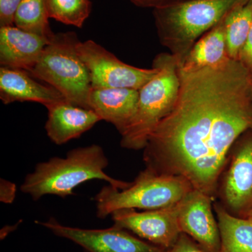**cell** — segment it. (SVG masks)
Returning <instances> with one entry per match:
<instances>
[{"mask_svg": "<svg viewBox=\"0 0 252 252\" xmlns=\"http://www.w3.org/2000/svg\"><path fill=\"white\" fill-rule=\"evenodd\" d=\"M180 91L172 112L149 136L147 169L181 176L213 198L230 151L252 129V81L238 60L179 70Z\"/></svg>", "mask_w": 252, "mask_h": 252, "instance_id": "1", "label": "cell"}, {"mask_svg": "<svg viewBox=\"0 0 252 252\" xmlns=\"http://www.w3.org/2000/svg\"><path fill=\"white\" fill-rule=\"evenodd\" d=\"M109 160L97 144L69 151L64 158L52 157L36 164L21 185L23 193L37 201L46 195L67 198L74 195V189L91 180H102L124 189L130 182L117 180L106 173Z\"/></svg>", "mask_w": 252, "mask_h": 252, "instance_id": "2", "label": "cell"}, {"mask_svg": "<svg viewBox=\"0 0 252 252\" xmlns=\"http://www.w3.org/2000/svg\"><path fill=\"white\" fill-rule=\"evenodd\" d=\"M248 0H187L156 8V21L162 46L185 60L195 43L227 14Z\"/></svg>", "mask_w": 252, "mask_h": 252, "instance_id": "3", "label": "cell"}, {"mask_svg": "<svg viewBox=\"0 0 252 252\" xmlns=\"http://www.w3.org/2000/svg\"><path fill=\"white\" fill-rule=\"evenodd\" d=\"M180 63L177 56L167 53L154 60L158 72L139 90L135 115L122 135L123 148L144 149L154 129L172 112L180 91Z\"/></svg>", "mask_w": 252, "mask_h": 252, "instance_id": "4", "label": "cell"}, {"mask_svg": "<svg viewBox=\"0 0 252 252\" xmlns=\"http://www.w3.org/2000/svg\"><path fill=\"white\" fill-rule=\"evenodd\" d=\"M194 189L178 175L158 174L146 168L126 188L104 186L94 198L96 215L104 220L123 209L160 210L175 206Z\"/></svg>", "mask_w": 252, "mask_h": 252, "instance_id": "5", "label": "cell"}, {"mask_svg": "<svg viewBox=\"0 0 252 252\" xmlns=\"http://www.w3.org/2000/svg\"><path fill=\"white\" fill-rule=\"evenodd\" d=\"M74 32L54 34L30 74L59 91L69 103L89 109L90 74L77 49Z\"/></svg>", "mask_w": 252, "mask_h": 252, "instance_id": "6", "label": "cell"}, {"mask_svg": "<svg viewBox=\"0 0 252 252\" xmlns=\"http://www.w3.org/2000/svg\"><path fill=\"white\" fill-rule=\"evenodd\" d=\"M77 49L90 74L92 89L140 90L158 72V68L154 66L144 69L126 64L93 40L79 41Z\"/></svg>", "mask_w": 252, "mask_h": 252, "instance_id": "7", "label": "cell"}, {"mask_svg": "<svg viewBox=\"0 0 252 252\" xmlns=\"http://www.w3.org/2000/svg\"><path fill=\"white\" fill-rule=\"evenodd\" d=\"M60 238L70 240L89 252H166L113 225L104 229H84L60 223L54 218L35 221Z\"/></svg>", "mask_w": 252, "mask_h": 252, "instance_id": "8", "label": "cell"}, {"mask_svg": "<svg viewBox=\"0 0 252 252\" xmlns=\"http://www.w3.org/2000/svg\"><path fill=\"white\" fill-rule=\"evenodd\" d=\"M235 145L218 188L227 211L233 215L245 213L247 216L252 207V137L235 142Z\"/></svg>", "mask_w": 252, "mask_h": 252, "instance_id": "9", "label": "cell"}, {"mask_svg": "<svg viewBox=\"0 0 252 252\" xmlns=\"http://www.w3.org/2000/svg\"><path fill=\"white\" fill-rule=\"evenodd\" d=\"M178 204L168 208L143 212L123 209L113 212L111 217L116 226L130 230L152 245L167 250L182 233L177 217Z\"/></svg>", "mask_w": 252, "mask_h": 252, "instance_id": "10", "label": "cell"}, {"mask_svg": "<svg viewBox=\"0 0 252 252\" xmlns=\"http://www.w3.org/2000/svg\"><path fill=\"white\" fill-rule=\"evenodd\" d=\"M212 198L193 189L178 204L181 232L190 237L207 252H220L218 222L212 212Z\"/></svg>", "mask_w": 252, "mask_h": 252, "instance_id": "11", "label": "cell"}, {"mask_svg": "<svg viewBox=\"0 0 252 252\" xmlns=\"http://www.w3.org/2000/svg\"><path fill=\"white\" fill-rule=\"evenodd\" d=\"M50 39L15 26L0 27L1 67L31 72L40 59Z\"/></svg>", "mask_w": 252, "mask_h": 252, "instance_id": "12", "label": "cell"}, {"mask_svg": "<svg viewBox=\"0 0 252 252\" xmlns=\"http://www.w3.org/2000/svg\"><path fill=\"white\" fill-rule=\"evenodd\" d=\"M46 108L48 111L46 134L51 142L57 145L78 138L102 121L94 111L67 101L51 104Z\"/></svg>", "mask_w": 252, "mask_h": 252, "instance_id": "13", "label": "cell"}, {"mask_svg": "<svg viewBox=\"0 0 252 252\" xmlns=\"http://www.w3.org/2000/svg\"><path fill=\"white\" fill-rule=\"evenodd\" d=\"M0 99L4 104L34 102L46 107L66 101L59 91L39 84L27 71L4 67H0Z\"/></svg>", "mask_w": 252, "mask_h": 252, "instance_id": "14", "label": "cell"}, {"mask_svg": "<svg viewBox=\"0 0 252 252\" xmlns=\"http://www.w3.org/2000/svg\"><path fill=\"white\" fill-rule=\"evenodd\" d=\"M138 99L139 90L135 89H92L89 96V109L102 121L112 124L122 135L135 115Z\"/></svg>", "mask_w": 252, "mask_h": 252, "instance_id": "15", "label": "cell"}, {"mask_svg": "<svg viewBox=\"0 0 252 252\" xmlns=\"http://www.w3.org/2000/svg\"><path fill=\"white\" fill-rule=\"evenodd\" d=\"M223 19L195 43L187 57L180 63L181 69L190 71L214 67L229 59Z\"/></svg>", "mask_w": 252, "mask_h": 252, "instance_id": "16", "label": "cell"}, {"mask_svg": "<svg viewBox=\"0 0 252 252\" xmlns=\"http://www.w3.org/2000/svg\"><path fill=\"white\" fill-rule=\"evenodd\" d=\"M220 228V252H252V220L231 215L224 207L215 205Z\"/></svg>", "mask_w": 252, "mask_h": 252, "instance_id": "17", "label": "cell"}, {"mask_svg": "<svg viewBox=\"0 0 252 252\" xmlns=\"http://www.w3.org/2000/svg\"><path fill=\"white\" fill-rule=\"evenodd\" d=\"M223 23L228 57L239 61L252 26V0L230 11L223 19Z\"/></svg>", "mask_w": 252, "mask_h": 252, "instance_id": "18", "label": "cell"}, {"mask_svg": "<svg viewBox=\"0 0 252 252\" xmlns=\"http://www.w3.org/2000/svg\"><path fill=\"white\" fill-rule=\"evenodd\" d=\"M46 0H23L14 16V26L23 30L50 38L54 36L49 22Z\"/></svg>", "mask_w": 252, "mask_h": 252, "instance_id": "19", "label": "cell"}, {"mask_svg": "<svg viewBox=\"0 0 252 252\" xmlns=\"http://www.w3.org/2000/svg\"><path fill=\"white\" fill-rule=\"evenodd\" d=\"M50 18L81 28L92 9L91 0H46Z\"/></svg>", "mask_w": 252, "mask_h": 252, "instance_id": "20", "label": "cell"}, {"mask_svg": "<svg viewBox=\"0 0 252 252\" xmlns=\"http://www.w3.org/2000/svg\"><path fill=\"white\" fill-rule=\"evenodd\" d=\"M23 0H0V27L14 26V16Z\"/></svg>", "mask_w": 252, "mask_h": 252, "instance_id": "21", "label": "cell"}, {"mask_svg": "<svg viewBox=\"0 0 252 252\" xmlns=\"http://www.w3.org/2000/svg\"><path fill=\"white\" fill-rule=\"evenodd\" d=\"M166 252H207L198 244L195 243L193 239L185 233H181L178 240L171 248Z\"/></svg>", "mask_w": 252, "mask_h": 252, "instance_id": "22", "label": "cell"}, {"mask_svg": "<svg viewBox=\"0 0 252 252\" xmlns=\"http://www.w3.org/2000/svg\"><path fill=\"white\" fill-rule=\"evenodd\" d=\"M17 188L13 182L4 179L0 180V201L5 204H11L16 198Z\"/></svg>", "mask_w": 252, "mask_h": 252, "instance_id": "23", "label": "cell"}, {"mask_svg": "<svg viewBox=\"0 0 252 252\" xmlns=\"http://www.w3.org/2000/svg\"><path fill=\"white\" fill-rule=\"evenodd\" d=\"M239 61H240L245 67L252 70V26L250 32L245 41L241 53L240 54Z\"/></svg>", "mask_w": 252, "mask_h": 252, "instance_id": "24", "label": "cell"}, {"mask_svg": "<svg viewBox=\"0 0 252 252\" xmlns=\"http://www.w3.org/2000/svg\"><path fill=\"white\" fill-rule=\"evenodd\" d=\"M136 4L140 6H154L156 8L161 6L162 0H132Z\"/></svg>", "mask_w": 252, "mask_h": 252, "instance_id": "25", "label": "cell"}, {"mask_svg": "<svg viewBox=\"0 0 252 252\" xmlns=\"http://www.w3.org/2000/svg\"><path fill=\"white\" fill-rule=\"evenodd\" d=\"M247 217L252 220V207L251 210H250V212H248V215H247Z\"/></svg>", "mask_w": 252, "mask_h": 252, "instance_id": "26", "label": "cell"}, {"mask_svg": "<svg viewBox=\"0 0 252 252\" xmlns=\"http://www.w3.org/2000/svg\"></svg>", "mask_w": 252, "mask_h": 252, "instance_id": "27", "label": "cell"}]
</instances>
